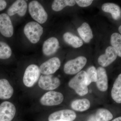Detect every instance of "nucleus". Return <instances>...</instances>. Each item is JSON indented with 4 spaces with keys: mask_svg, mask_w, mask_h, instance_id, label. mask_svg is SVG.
<instances>
[{
    "mask_svg": "<svg viewBox=\"0 0 121 121\" xmlns=\"http://www.w3.org/2000/svg\"><path fill=\"white\" fill-rule=\"evenodd\" d=\"M60 66V60L57 57H54L42 64L39 69L40 73L44 75H50L54 73Z\"/></svg>",
    "mask_w": 121,
    "mask_h": 121,
    "instance_id": "1a4fd4ad",
    "label": "nucleus"
},
{
    "mask_svg": "<svg viewBox=\"0 0 121 121\" xmlns=\"http://www.w3.org/2000/svg\"><path fill=\"white\" fill-rule=\"evenodd\" d=\"M59 47V42L58 39L55 37H51L44 43L43 52L45 55L49 56L54 54Z\"/></svg>",
    "mask_w": 121,
    "mask_h": 121,
    "instance_id": "4468645a",
    "label": "nucleus"
},
{
    "mask_svg": "<svg viewBox=\"0 0 121 121\" xmlns=\"http://www.w3.org/2000/svg\"><path fill=\"white\" fill-rule=\"evenodd\" d=\"M28 9L31 17L37 23L43 24L46 22L48 17L47 13L37 1H31L29 4Z\"/></svg>",
    "mask_w": 121,
    "mask_h": 121,
    "instance_id": "7ed1b4c3",
    "label": "nucleus"
},
{
    "mask_svg": "<svg viewBox=\"0 0 121 121\" xmlns=\"http://www.w3.org/2000/svg\"><path fill=\"white\" fill-rule=\"evenodd\" d=\"M76 3L79 6L82 7H86L90 6L93 2L92 0H75Z\"/></svg>",
    "mask_w": 121,
    "mask_h": 121,
    "instance_id": "bb28decb",
    "label": "nucleus"
},
{
    "mask_svg": "<svg viewBox=\"0 0 121 121\" xmlns=\"http://www.w3.org/2000/svg\"><path fill=\"white\" fill-rule=\"evenodd\" d=\"M64 40L69 45L75 48L82 46L83 43L82 40L76 36L74 35L71 33L67 32L63 35Z\"/></svg>",
    "mask_w": 121,
    "mask_h": 121,
    "instance_id": "aec40b11",
    "label": "nucleus"
},
{
    "mask_svg": "<svg viewBox=\"0 0 121 121\" xmlns=\"http://www.w3.org/2000/svg\"><path fill=\"white\" fill-rule=\"evenodd\" d=\"M86 73V84L89 86L91 82H96L97 81V70L94 66H91L87 69Z\"/></svg>",
    "mask_w": 121,
    "mask_h": 121,
    "instance_id": "a878e982",
    "label": "nucleus"
},
{
    "mask_svg": "<svg viewBox=\"0 0 121 121\" xmlns=\"http://www.w3.org/2000/svg\"><path fill=\"white\" fill-rule=\"evenodd\" d=\"M87 63V59L83 56H79L76 58L68 61L64 66V71L68 74L73 75L80 72Z\"/></svg>",
    "mask_w": 121,
    "mask_h": 121,
    "instance_id": "39448f33",
    "label": "nucleus"
},
{
    "mask_svg": "<svg viewBox=\"0 0 121 121\" xmlns=\"http://www.w3.org/2000/svg\"><path fill=\"white\" fill-rule=\"evenodd\" d=\"M68 86L80 96L86 95L88 89L86 84V72L84 71L79 72L70 80Z\"/></svg>",
    "mask_w": 121,
    "mask_h": 121,
    "instance_id": "f257e3e1",
    "label": "nucleus"
},
{
    "mask_svg": "<svg viewBox=\"0 0 121 121\" xmlns=\"http://www.w3.org/2000/svg\"><path fill=\"white\" fill-rule=\"evenodd\" d=\"M87 121H97L95 120V117L94 115H91L90 117Z\"/></svg>",
    "mask_w": 121,
    "mask_h": 121,
    "instance_id": "c85d7f7f",
    "label": "nucleus"
},
{
    "mask_svg": "<svg viewBox=\"0 0 121 121\" xmlns=\"http://www.w3.org/2000/svg\"><path fill=\"white\" fill-rule=\"evenodd\" d=\"M40 72L37 65L31 64L25 70L23 78L24 84L28 87L34 86L39 78Z\"/></svg>",
    "mask_w": 121,
    "mask_h": 121,
    "instance_id": "20e7f679",
    "label": "nucleus"
},
{
    "mask_svg": "<svg viewBox=\"0 0 121 121\" xmlns=\"http://www.w3.org/2000/svg\"><path fill=\"white\" fill-rule=\"evenodd\" d=\"M0 33L7 37H12L13 35V28L9 16L5 13L0 14Z\"/></svg>",
    "mask_w": 121,
    "mask_h": 121,
    "instance_id": "9d476101",
    "label": "nucleus"
},
{
    "mask_svg": "<svg viewBox=\"0 0 121 121\" xmlns=\"http://www.w3.org/2000/svg\"><path fill=\"white\" fill-rule=\"evenodd\" d=\"M102 9L105 12L111 13L114 19L118 20L121 18V9L117 5L113 3H105L103 5Z\"/></svg>",
    "mask_w": 121,
    "mask_h": 121,
    "instance_id": "f3484780",
    "label": "nucleus"
},
{
    "mask_svg": "<svg viewBox=\"0 0 121 121\" xmlns=\"http://www.w3.org/2000/svg\"><path fill=\"white\" fill-rule=\"evenodd\" d=\"M25 35L30 42L38 43L43 33V28L37 22L32 21L27 23L24 28Z\"/></svg>",
    "mask_w": 121,
    "mask_h": 121,
    "instance_id": "f03ea898",
    "label": "nucleus"
},
{
    "mask_svg": "<svg viewBox=\"0 0 121 121\" xmlns=\"http://www.w3.org/2000/svg\"><path fill=\"white\" fill-rule=\"evenodd\" d=\"M97 70V86L101 91H106L108 89V77L105 69L104 68L99 67Z\"/></svg>",
    "mask_w": 121,
    "mask_h": 121,
    "instance_id": "2eb2a0df",
    "label": "nucleus"
},
{
    "mask_svg": "<svg viewBox=\"0 0 121 121\" xmlns=\"http://www.w3.org/2000/svg\"><path fill=\"white\" fill-rule=\"evenodd\" d=\"M60 84V80L58 78L51 75H41L39 82V86L45 90H55L58 87Z\"/></svg>",
    "mask_w": 121,
    "mask_h": 121,
    "instance_id": "6e6552de",
    "label": "nucleus"
},
{
    "mask_svg": "<svg viewBox=\"0 0 121 121\" xmlns=\"http://www.w3.org/2000/svg\"><path fill=\"white\" fill-rule=\"evenodd\" d=\"M111 121H121V117H118L116 118Z\"/></svg>",
    "mask_w": 121,
    "mask_h": 121,
    "instance_id": "c756f323",
    "label": "nucleus"
},
{
    "mask_svg": "<svg viewBox=\"0 0 121 121\" xmlns=\"http://www.w3.org/2000/svg\"><path fill=\"white\" fill-rule=\"evenodd\" d=\"M13 87L7 79H0V99H9L13 95Z\"/></svg>",
    "mask_w": 121,
    "mask_h": 121,
    "instance_id": "dca6fc26",
    "label": "nucleus"
},
{
    "mask_svg": "<svg viewBox=\"0 0 121 121\" xmlns=\"http://www.w3.org/2000/svg\"><path fill=\"white\" fill-rule=\"evenodd\" d=\"M7 6V3L5 1L0 0V11L4 10Z\"/></svg>",
    "mask_w": 121,
    "mask_h": 121,
    "instance_id": "cd10ccee",
    "label": "nucleus"
},
{
    "mask_svg": "<svg viewBox=\"0 0 121 121\" xmlns=\"http://www.w3.org/2000/svg\"><path fill=\"white\" fill-rule=\"evenodd\" d=\"M76 117L75 113L70 110H63L51 114L48 117L49 121H73Z\"/></svg>",
    "mask_w": 121,
    "mask_h": 121,
    "instance_id": "9b49d317",
    "label": "nucleus"
},
{
    "mask_svg": "<svg viewBox=\"0 0 121 121\" xmlns=\"http://www.w3.org/2000/svg\"><path fill=\"white\" fill-rule=\"evenodd\" d=\"M112 98L117 103H121V74L118 76L114 83L111 91Z\"/></svg>",
    "mask_w": 121,
    "mask_h": 121,
    "instance_id": "6ab92c4d",
    "label": "nucleus"
},
{
    "mask_svg": "<svg viewBox=\"0 0 121 121\" xmlns=\"http://www.w3.org/2000/svg\"><path fill=\"white\" fill-rule=\"evenodd\" d=\"M118 30H119V32L120 33H121V26H119V29H118Z\"/></svg>",
    "mask_w": 121,
    "mask_h": 121,
    "instance_id": "7c9ffc66",
    "label": "nucleus"
},
{
    "mask_svg": "<svg viewBox=\"0 0 121 121\" xmlns=\"http://www.w3.org/2000/svg\"><path fill=\"white\" fill-rule=\"evenodd\" d=\"M95 117L97 121H109L113 117L112 114L110 111L105 109L98 110Z\"/></svg>",
    "mask_w": 121,
    "mask_h": 121,
    "instance_id": "5701e85b",
    "label": "nucleus"
},
{
    "mask_svg": "<svg viewBox=\"0 0 121 121\" xmlns=\"http://www.w3.org/2000/svg\"><path fill=\"white\" fill-rule=\"evenodd\" d=\"M75 4V1L74 0H55L52 3V8L54 11L59 12L66 6H73Z\"/></svg>",
    "mask_w": 121,
    "mask_h": 121,
    "instance_id": "4be33fe9",
    "label": "nucleus"
},
{
    "mask_svg": "<svg viewBox=\"0 0 121 121\" xmlns=\"http://www.w3.org/2000/svg\"><path fill=\"white\" fill-rule=\"evenodd\" d=\"M117 56V51L112 46H110L107 48L105 53L99 56L98 62L102 67H106L113 62Z\"/></svg>",
    "mask_w": 121,
    "mask_h": 121,
    "instance_id": "f8f14e48",
    "label": "nucleus"
},
{
    "mask_svg": "<svg viewBox=\"0 0 121 121\" xmlns=\"http://www.w3.org/2000/svg\"><path fill=\"white\" fill-rule=\"evenodd\" d=\"M12 54L11 48L7 43L0 41V59L5 60L9 58Z\"/></svg>",
    "mask_w": 121,
    "mask_h": 121,
    "instance_id": "393cba45",
    "label": "nucleus"
},
{
    "mask_svg": "<svg viewBox=\"0 0 121 121\" xmlns=\"http://www.w3.org/2000/svg\"><path fill=\"white\" fill-rule=\"evenodd\" d=\"M90 102L86 99H78L72 102L71 107L74 110L78 111H83L87 110L90 107Z\"/></svg>",
    "mask_w": 121,
    "mask_h": 121,
    "instance_id": "412c9836",
    "label": "nucleus"
},
{
    "mask_svg": "<svg viewBox=\"0 0 121 121\" xmlns=\"http://www.w3.org/2000/svg\"><path fill=\"white\" fill-rule=\"evenodd\" d=\"M27 4L24 0H17L9 8L7 13L9 16H13L17 13L20 16L23 17L26 14Z\"/></svg>",
    "mask_w": 121,
    "mask_h": 121,
    "instance_id": "ddd939ff",
    "label": "nucleus"
},
{
    "mask_svg": "<svg viewBox=\"0 0 121 121\" xmlns=\"http://www.w3.org/2000/svg\"><path fill=\"white\" fill-rule=\"evenodd\" d=\"M64 100L62 93L54 91H50L44 95L40 99L42 105L47 106L57 105L61 104Z\"/></svg>",
    "mask_w": 121,
    "mask_h": 121,
    "instance_id": "423d86ee",
    "label": "nucleus"
},
{
    "mask_svg": "<svg viewBox=\"0 0 121 121\" xmlns=\"http://www.w3.org/2000/svg\"><path fill=\"white\" fill-rule=\"evenodd\" d=\"M111 43L112 47L117 51L118 56H121V35L117 33H113L111 37Z\"/></svg>",
    "mask_w": 121,
    "mask_h": 121,
    "instance_id": "b1692460",
    "label": "nucleus"
},
{
    "mask_svg": "<svg viewBox=\"0 0 121 121\" xmlns=\"http://www.w3.org/2000/svg\"><path fill=\"white\" fill-rule=\"evenodd\" d=\"M78 32L83 40L88 43L93 39V35L92 30L89 24L84 22L78 29Z\"/></svg>",
    "mask_w": 121,
    "mask_h": 121,
    "instance_id": "a211bd4d",
    "label": "nucleus"
},
{
    "mask_svg": "<svg viewBox=\"0 0 121 121\" xmlns=\"http://www.w3.org/2000/svg\"><path fill=\"white\" fill-rule=\"evenodd\" d=\"M16 107L12 103L5 101L0 104V121H11L16 114Z\"/></svg>",
    "mask_w": 121,
    "mask_h": 121,
    "instance_id": "0eeeda50",
    "label": "nucleus"
}]
</instances>
